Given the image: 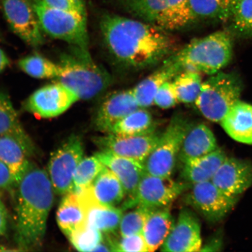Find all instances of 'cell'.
<instances>
[{
    "mask_svg": "<svg viewBox=\"0 0 252 252\" xmlns=\"http://www.w3.org/2000/svg\"><path fill=\"white\" fill-rule=\"evenodd\" d=\"M99 25L110 55L126 68L153 67L175 53V40L156 25L111 14L103 15Z\"/></svg>",
    "mask_w": 252,
    "mask_h": 252,
    "instance_id": "cell-1",
    "label": "cell"
},
{
    "mask_svg": "<svg viewBox=\"0 0 252 252\" xmlns=\"http://www.w3.org/2000/svg\"><path fill=\"white\" fill-rule=\"evenodd\" d=\"M13 191L16 243L23 250H32L45 238L54 189L45 170L30 161Z\"/></svg>",
    "mask_w": 252,
    "mask_h": 252,
    "instance_id": "cell-2",
    "label": "cell"
},
{
    "mask_svg": "<svg viewBox=\"0 0 252 252\" xmlns=\"http://www.w3.org/2000/svg\"><path fill=\"white\" fill-rule=\"evenodd\" d=\"M175 55L184 70L215 74L231 61V37L228 32L217 31L192 40Z\"/></svg>",
    "mask_w": 252,
    "mask_h": 252,
    "instance_id": "cell-3",
    "label": "cell"
},
{
    "mask_svg": "<svg viewBox=\"0 0 252 252\" xmlns=\"http://www.w3.org/2000/svg\"><path fill=\"white\" fill-rule=\"evenodd\" d=\"M59 64L61 71L57 81L73 91L80 100L98 96L110 84L108 72L91 56L64 53L60 57Z\"/></svg>",
    "mask_w": 252,
    "mask_h": 252,
    "instance_id": "cell-4",
    "label": "cell"
},
{
    "mask_svg": "<svg viewBox=\"0 0 252 252\" xmlns=\"http://www.w3.org/2000/svg\"><path fill=\"white\" fill-rule=\"evenodd\" d=\"M43 31L64 41L78 55H90L87 14L53 8L41 0H30Z\"/></svg>",
    "mask_w": 252,
    "mask_h": 252,
    "instance_id": "cell-5",
    "label": "cell"
},
{
    "mask_svg": "<svg viewBox=\"0 0 252 252\" xmlns=\"http://www.w3.org/2000/svg\"><path fill=\"white\" fill-rule=\"evenodd\" d=\"M140 20L166 31L182 29L193 23L188 0H113Z\"/></svg>",
    "mask_w": 252,
    "mask_h": 252,
    "instance_id": "cell-6",
    "label": "cell"
},
{
    "mask_svg": "<svg viewBox=\"0 0 252 252\" xmlns=\"http://www.w3.org/2000/svg\"><path fill=\"white\" fill-rule=\"evenodd\" d=\"M242 85L238 75L219 72L203 81L194 102L205 118L220 123L231 107L240 98Z\"/></svg>",
    "mask_w": 252,
    "mask_h": 252,
    "instance_id": "cell-7",
    "label": "cell"
},
{
    "mask_svg": "<svg viewBox=\"0 0 252 252\" xmlns=\"http://www.w3.org/2000/svg\"><path fill=\"white\" fill-rule=\"evenodd\" d=\"M192 123L182 114L173 116L143 165L145 172L160 177H171L183 140Z\"/></svg>",
    "mask_w": 252,
    "mask_h": 252,
    "instance_id": "cell-8",
    "label": "cell"
},
{
    "mask_svg": "<svg viewBox=\"0 0 252 252\" xmlns=\"http://www.w3.org/2000/svg\"><path fill=\"white\" fill-rule=\"evenodd\" d=\"M191 185L171 177H160L145 173L133 196L125 198L123 210L143 207L150 210L169 207Z\"/></svg>",
    "mask_w": 252,
    "mask_h": 252,
    "instance_id": "cell-9",
    "label": "cell"
},
{
    "mask_svg": "<svg viewBox=\"0 0 252 252\" xmlns=\"http://www.w3.org/2000/svg\"><path fill=\"white\" fill-rule=\"evenodd\" d=\"M183 196L186 206L212 223L224 219L238 200V197L226 194L212 181L191 185Z\"/></svg>",
    "mask_w": 252,
    "mask_h": 252,
    "instance_id": "cell-10",
    "label": "cell"
},
{
    "mask_svg": "<svg viewBox=\"0 0 252 252\" xmlns=\"http://www.w3.org/2000/svg\"><path fill=\"white\" fill-rule=\"evenodd\" d=\"M84 158V146L80 135H71L50 156L48 173L56 194L65 195L74 190V176Z\"/></svg>",
    "mask_w": 252,
    "mask_h": 252,
    "instance_id": "cell-11",
    "label": "cell"
},
{
    "mask_svg": "<svg viewBox=\"0 0 252 252\" xmlns=\"http://www.w3.org/2000/svg\"><path fill=\"white\" fill-rule=\"evenodd\" d=\"M78 100L76 94L57 81L34 91L25 102L24 108L39 117L53 118L62 115Z\"/></svg>",
    "mask_w": 252,
    "mask_h": 252,
    "instance_id": "cell-12",
    "label": "cell"
},
{
    "mask_svg": "<svg viewBox=\"0 0 252 252\" xmlns=\"http://www.w3.org/2000/svg\"><path fill=\"white\" fill-rule=\"evenodd\" d=\"M1 5L6 20L19 37L32 47L42 45L43 31L30 0H2Z\"/></svg>",
    "mask_w": 252,
    "mask_h": 252,
    "instance_id": "cell-13",
    "label": "cell"
},
{
    "mask_svg": "<svg viewBox=\"0 0 252 252\" xmlns=\"http://www.w3.org/2000/svg\"><path fill=\"white\" fill-rule=\"evenodd\" d=\"M160 134L156 131L136 136H121L108 133L94 138V143L100 151L136 160L143 164L156 147Z\"/></svg>",
    "mask_w": 252,
    "mask_h": 252,
    "instance_id": "cell-14",
    "label": "cell"
},
{
    "mask_svg": "<svg viewBox=\"0 0 252 252\" xmlns=\"http://www.w3.org/2000/svg\"><path fill=\"white\" fill-rule=\"evenodd\" d=\"M202 247L201 225L196 212L188 207L179 212L168 236L160 247V251L171 252H199Z\"/></svg>",
    "mask_w": 252,
    "mask_h": 252,
    "instance_id": "cell-15",
    "label": "cell"
},
{
    "mask_svg": "<svg viewBox=\"0 0 252 252\" xmlns=\"http://www.w3.org/2000/svg\"><path fill=\"white\" fill-rule=\"evenodd\" d=\"M139 108L132 89L114 91L100 103L94 115V127L108 134L116 123Z\"/></svg>",
    "mask_w": 252,
    "mask_h": 252,
    "instance_id": "cell-16",
    "label": "cell"
},
{
    "mask_svg": "<svg viewBox=\"0 0 252 252\" xmlns=\"http://www.w3.org/2000/svg\"><path fill=\"white\" fill-rule=\"evenodd\" d=\"M211 181L226 194L238 197L252 186V163L226 158Z\"/></svg>",
    "mask_w": 252,
    "mask_h": 252,
    "instance_id": "cell-17",
    "label": "cell"
},
{
    "mask_svg": "<svg viewBox=\"0 0 252 252\" xmlns=\"http://www.w3.org/2000/svg\"><path fill=\"white\" fill-rule=\"evenodd\" d=\"M175 53L166 58L155 71L132 88L140 108H147L154 105V97L159 88L184 70Z\"/></svg>",
    "mask_w": 252,
    "mask_h": 252,
    "instance_id": "cell-18",
    "label": "cell"
},
{
    "mask_svg": "<svg viewBox=\"0 0 252 252\" xmlns=\"http://www.w3.org/2000/svg\"><path fill=\"white\" fill-rule=\"evenodd\" d=\"M94 155L121 181L125 189L126 198L133 196L146 173L143 163L103 151Z\"/></svg>",
    "mask_w": 252,
    "mask_h": 252,
    "instance_id": "cell-19",
    "label": "cell"
},
{
    "mask_svg": "<svg viewBox=\"0 0 252 252\" xmlns=\"http://www.w3.org/2000/svg\"><path fill=\"white\" fill-rule=\"evenodd\" d=\"M215 135L203 124H192L182 141L178 162L184 164L219 149Z\"/></svg>",
    "mask_w": 252,
    "mask_h": 252,
    "instance_id": "cell-20",
    "label": "cell"
},
{
    "mask_svg": "<svg viewBox=\"0 0 252 252\" xmlns=\"http://www.w3.org/2000/svg\"><path fill=\"white\" fill-rule=\"evenodd\" d=\"M226 158L224 151L219 148L206 156L185 162L181 165V181L193 185L212 181Z\"/></svg>",
    "mask_w": 252,
    "mask_h": 252,
    "instance_id": "cell-21",
    "label": "cell"
},
{
    "mask_svg": "<svg viewBox=\"0 0 252 252\" xmlns=\"http://www.w3.org/2000/svg\"><path fill=\"white\" fill-rule=\"evenodd\" d=\"M223 130L233 140L252 145V105L236 102L220 122Z\"/></svg>",
    "mask_w": 252,
    "mask_h": 252,
    "instance_id": "cell-22",
    "label": "cell"
},
{
    "mask_svg": "<svg viewBox=\"0 0 252 252\" xmlns=\"http://www.w3.org/2000/svg\"><path fill=\"white\" fill-rule=\"evenodd\" d=\"M174 223L169 207L151 210L142 232L148 252L161 247Z\"/></svg>",
    "mask_w": 252,
    "mask_h": 252,
    "instance_id": "cell-23",
    "label": "cell"
},
{
    "mask_svg": "<svg viewBox=\"0 0 252 252\" xmlns=\"http://www.w3.org/2000/svg\"><path fill=\"white\" fill-rule=\"evenodd\" d=\"M83 203L87 210V222L103 234L117 232L124 214L121 207L105 206L94 196L87 198Z\"/></svg>",
    "mask_w": 252,
    "mask_h": 252,
    "instance_id": "cell-24",
    "label": "cell"
},
{
    "mask_svg": "<svg viewBox=\"0 0 252 252\" xmlns=\"http://www.w3.org/2000/svg\"><path fill=\"white\" fill-rule=\"evenodd\" d=\"M1 135L15 138L23 144L31 156L35 150L32 141L21 124L10 98L7 94L0 91V136Z\"/></svg>",
    "mask_w": 252,
    "mask_h": 252,
    "instance_id": "cell-25",
    "label": "cell"
},
{
    "mask_svg": "<svg viewBox=\"0 0 252 252\" xmlns=\"http://www.w3.org/2000/svg\"><path fill=\"white\" fill-rule=\"evenodd\" d=\"M60 229L68 238L72 232L87 221V210L76 192L64 195L56 214Z\"/></svg>",
    "mask_w": 252,
    "mask_h": 252,
    "instance_id": "cell-26",
    "label": "cell"
},
{
    "mask_svg": "<svg viewBox=\"0 0 252 252\" xmlns=\"http://www.w3.org/2000/svg\"><path fill=\"white\" fill-rule=\"evenodd\" d=\"M92 188L97 201L105 206L117 207L126 197L122 183L106 166L94 179Z\"/></svg>",
    "mask_w": 252,
    "mask_h": 252,
    "instance_id": "cell-27",
    "label": "cell"
},
{
    "mask_svg": "<svg viewBox=\"0 0 252 252\" xmlns=\"http://www.w3.org/2000/svg\"><path fill=\"white\" fill-rule=\"evenodd\" d=\"M156 131V122L152 115L146 108H139L116 123L109 133L121 136H136Z\"/></svg>",
    "mask_w": 252,
    "mask_h": 252,
    "instance_id": "cell-28",
    "label": "cell"
},
{
    "mask_svg": "<svg viewBox=\"0 0 252 252\" xmlns=\"http://www.w3.org/2000/svg\"><path fill=\"white\" fill-rule=\"evenodd\" d=\"M31 155L21 142L8 135L0 136V160L10 169L16 181L30 162Z\"/></svg>",
    "mask_w": 252,
    "mask_h": 252,
    "instance_id": "cell-29",
    "label": "cell"
},
{
    "mask_svg": "<svg viewBox=\"0 0 252 252\" xmlns=\"http://www.w3.org/2000/svg\"><path fill=\"white\" fill-rule=\"evenodd\" d=\"M194 22L208 20L228 22L233 0H188Z\"/></svg>",
    "mask_w": 252,
    "mask_h": 252,
    "instance_id": "cell-30",
    "label": "cell"
},
{
    "mask_svg": "<svg viewBox=\"0 0 252 252\" xmlns=\"http://www.w3.org/2000/svg\"><path fill=\"white\" fill-rule=\"evenodd\" d=\"M200 72L184 70L173 78L176 96L179 103H192L196 102L203 84Z\"/></svg>",
    "mask_w": 252,
    "mask_h": 252,
    "instance_id": "cell-31",
    "label": "cell"
},
{
    "mask_svg": "<svg viewBox=\"0 0 252 252\" xmlns=\"http://www.w3.org/2000/svg\"><path fill=\"white\" fill-rule=\"evenodd\" d=\"M229 33L241 37H252V0H233Z\"/></svg>",
    "mask_w": 252,
    "mask_h": 252,
    "instance_id": "cell-32",
    "label": "cell"
},
{
    "mask_svg": "<svg viewBox=\"0 0 252 252\" xmlns=\"http://www.w3.org/2000/svg\"><path fill=\"white\" fill-rule=\"evenodd\" d=\"M19 67L30 76L36 79H56L61 74V66L42 56L25 57L18 62Z\"/></svg>",
    "mask_w": 252,
    "mask_h": 252,
    "instance_id": "cell-33",
    "label": "cell"
},
{
    "mask_svg": "<svg viewBox=\"0 0 252 252\" xmlns=\"http://www.w3.org/2000/svg\"><path fill=\"white\" fill-rule=\"evenodd\" d=\"M103 233L87 221L75 228L68 238L75 250L80 252H94L102 241Z\"/></svg>",
    "mask_w": 252,
    "mask_h": 252,
    "instance_id": "cell-34",
    "label": "cell"
},
{
    "mask_svg": "<svg viewBox=\"0 0 252 252\" xmlns=\"http://www.w3.org/2000/svg\"><path fill=\"white\" fill-rule=\"evenodd\" d=\"M105 166L95 155L84 158L74 173L73 191L90 187Z\"/></svg>",
    "mask_w": 252,
    "mask_h": 252,
    "instance_id": "cell-35",
    "label": "cell"
},
{
    "mask_svg": "<svg viewBox=\"0 0 252 252\" xmlns=\"http://www.w3.org/2000/svg\"><path fill=\"white\" fill-rule=\"evenodd\" d=\"M122 216L119 226L120 235L127 236L142 234L145 223L151 211L143 207H137Z\"/></svg>",
    "mask_w": 252,
    "mask_h": 252,
    "instance_id": "cell-36",
    "label": "cell"
},
{
    "mask_svg": "<svg viewBox=\"0 0 252 252\" xmlns=\"http://www.w3.org/2000/svg\"><path fill=\"white\" fill-rule=\"evenodd\" d=\"M116 233L110 234L113 252H148L146 241L144 240L143 235L137 234L127 236L121 235L118 237Z\"/></svg>",
    "mask_w": 252,
    "mask_h": 252,
    "instance_id": "cell-37",
    "label": "cell"
},
{
    "mask_svg": "<svg viewBox=\"0 0 252 252\" xmlns=\"http://www.w3.org/2000/svg\"><path fill=\"white\" fill-rule=\"evenodd\" d=\"M178 103L173 80L163 84L157 91L154 99V105L162 109L172 108Z\"/></svg>",
    "mask_w": 252,
    "mask_h": 252,
    "instance_id": "cell-38",
    "label": "cell"
},
{
    "mask_svg": "<svg viewBox=\"0 0 252 252\" xmlns=\"http://www.w3.org/2000/svg\"><path fill=\"white\" fill-rule=\"evenodd\" d=\"M49 7L69 12L87 14L83 0H41Z\"/></svg>",
    "mask_w": 252,
    "mask_h": 252,
    "instance_id": "cell-39",
    "label": "cell"
},
{
    "mask_svg": "<svg viewBox=\"0 0 252 252\" xmlns=\"http://www.w3.org/2000/svg\"><path fill=\"white\" fill-rule=\"evenodd\" d=\"M17 181L8 166L0 160V195L14 190Z\"/></svg>",
    "mask_w": 252,
    "mask_h": 252,
    "instance_id": "cell-40",
    "label": "cell"
},
{
    "mask_svg": "<svg viewBox=\"0 0 252 252\" xmlns=\"http://www.w3.org/2000/svg\"><path fill=\"white\" fill-rule=\"evenodd\" d=\"M8 228V213L4 203L0 197V237L4 235Z\"/></svg>",
    "mask_w": 252,
    "mask_h": 252,
    "instance_id": "cell-41",
    "label": "cell"
},
{
    "mask_svg": "<svg viewBox=\"0 0 252 252\" xmlns=\"http://www.w3.org/2000/svg\"><path fill=\"white\" fill-rule=\"evenodd\" d=\"M221 242L218 238H213L207 242L204 247H201L200 251H218Z\"/></svg>",
    "mask_w": 252,
    "mask_h": 252,
    "instance_id": "cell-42",
    "label": "cell"
},
{
    "mask_svg": "<svg viewBox=\"0 0 252 252\" xmlns=\"http://www.w3.org/2000/svg\"><path fill=\"white\" fill-rule=\"evenodd\" d=\"M9 60L7 55L0 48V74L5 70L9 64Z\"/></svg>",
    "mask_w": 252,
    "mask_h": 252,
    "instance_id": "cell-43",
    "label": "cell"
}]
</instances>
